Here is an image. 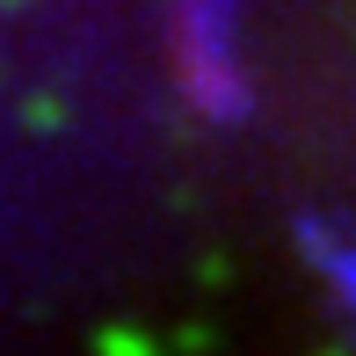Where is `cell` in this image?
Returning a JSON list of instances; mask_svg holds the SVG:
<instances>
[{"mask_svg": "<svg viewBox=\"0 0 356 356\" xmlns=\"http://www.w3.org/2000/svg\"><path fill=\"white\" fill-rule=\"evenodd\" d=\"M182 88L204 117H240L248 109V88L233 73V51H225V8L218 0H189L182 8Z\"/></svg>", "mask_w": 356, "mask_h": 356, "instance_id": "1", "label": "cell"}, {"mask_svg": "<svg viewBox=\"0 0 356 356\" xmlns=\"http://www.w3.org/2000/svg\"><path fill=\"white\" fill-rule=\"evenodd\" d=\"M95 349H102V356H160V342H153L145 327H102V334H95Z\"/></svg>", "mask_w": 356, "mask_h": 356, "instance_id": "2", "label": "cell"}, {"mask_svg": "<svg viewBox=\"0 0 356 356\" xmlns=\"http://www.w3.org/2000/svg\"><path fill=\"white\" fill-rule=\"evenodd\" d=\"M29 124H37V131H51V124H66V102H58V95H37V102H29Z\"/></svg>", "mask_w": 356, "mask_h": 356, "instance_id": "3", "label": "cell"}, {"mask_svg": "<svg viewBox=\"0 0 356 356\" xmlns=\"http://www.w3.org/2000/svg\"><path fill=\"white\" fill-rule=\"evenodd\" d=\"M327 262H334V291L356 298V254H327Z\"/></svg>", "mask_w": 356, "mask_h": 356, "instance_id": "4", "label": "cell"}]
</instances>
